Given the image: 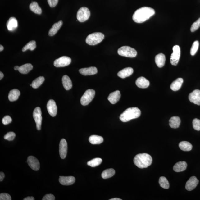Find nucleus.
<instances>
[{"mask_svg":"<svg viewBox=\"0 0 200 200\" xmlns=\"http://www.w3.org/2000/svg\"><path fill=\"white\" fill-rule=\"evenodd\" d=\"M75 181V178L74 176H60L59 182L63 185L69 186L72 185Z\"/></svg>","mask_w":200,"mask_h":200,"instance_id":"nucleus-16","label":"nucleus"},{"mask_svg":"<svg viewBox=\"0 0 200 200\" xmlns=\"http://www.w3.org/2000/svg\"><path fill=\"white\" fill-rule=\"evenodd\" d=\"M49 6L51 7H55L58 2V0H47Z\"/></svg>","mask_w":200,"mask_h":200,"instance_id":"nucleus-44","label":"nucleus"},{"mask_svg":"<svg viewBox=\"0 0 200 200\" xmlns=\"http://www.w3.org/2000/svg\"><path fill=\"white\" fill-rule=\"evenodd\" d=\"M115 170L113 169H108L103 171L102 174V177L104 179L110 178L114 176Z\"/></svg>","mask_w":200,"mask_h":200,"instance_id":"nucleus-33","label":"nucleus"},{"mask_svg":"<svg viewBox=\"0 0 200 200\" xmlns=\"http://www.w3.org/2000/svg\"><path fill=\"white\" fill-rule=\"evenodd\" d=\"M47 109L49 114L52 117L56 116L57 107L55 102L53 99L49 100L47 104Z\"/></svg>","mask_w":200,"mask_h":200,"instance_id":"nucleus-12","label":"nucleus"},{"mask_svg":"<svg viewBox=\"0 0 200 200\" xmlns=\"http://www.w3.org/2000/svg\"><path fill=\"white\" fill-rule=\"evenodd\" d=\"M121 97L120 92L119 90L113 92L110 94L108 97V100L110 102L115 104L117 103L120 100Z\"/></svg>","mask_w":200,"mask_h":200,"instance_id":"nucleus-18","label":"nucleus"},{"mask_svg":"<svg viewBox=\"0 0 200 200\" xmlns=\"http://www.w3.org/2000/svg\"><path fill=\"white\" fill-rule=\"evenodd\" d=\"M122 199H121L120 198H112L110 199H109V200H122Z\"/></svg>","mask_w":200,"mask_h":200,"instance_id":"nucleus-49","label":"nucleus"},{"mask_svg":"<svg viewBox=\"0 0 200 200\" xmlns=\"http://www.w3.org/2000/svg\"><path fill=\"white\" fill-rule=\"evenodd\" d=\"M159 184L161 188L165 189H168L170 188L168 181L165 177H161L159 179Z\"/></svg>","mask_w":200,"mask_h":200,"instance_id":"nucleus-36","label":"nucleus"},{"mask_svg":"<svg viewBox=\"0 0 200 200\" xmlns=\"http://www.w3.org/2000/svg\"><path fill=\"white\" fill-rule=\"evenodd\" d=\"M200 27V18L198 19L197 21L193 23L190 28V31L192 32L195 31L198 29Z\"/></svg>","mask_w":200,"mask_h":200,"instance_id":"nucleus-40","label":"nucleus"},{"mask_svg":"<svg viewBox=\"0 0 200 200\" xmlns=\"http://www.w3.org/2000/svg\"><path fill=\"white\" fill-rule=\"evenodd\" d=\"M102 161V160L101 158H95L88 161L87 165L91 167H95L99 166L101 164Z\"/></svg>","mask_w":200,"mask_h":200,"instance_id":"nucleus-37","label":"nucleus"},{"mask_svg":"<svg viewBox=\"0 0 200 200\" xmlns=\"http://www.w3.org/2000/svg\"><path fill=\"white\" fill-rule=\"evenodd\" d=\"M19 68H20V67L18 66H15L14 67V70H18Z\"/></svg>","mask_w":200,"mask_h":200,"instance_id":"nucleus-51","label":"nucleus"},{"mask_svg":"<svg viewBox=\"0 0 200 200\" xmlns=\"http://www.w3.org/2000/svg\"><path fill=\"white\" fill-rule=\"evenodd\" d=\"M33 66L30 63H26V64L22 65L20 67L18 71L21 74H26L31 70Z\"/></svg>","mask_w":200,"mask_h":200,"instance_id":"nucleus-30","label":"nucleus"},{"mask_svg":"<svg viewBox=\"0 0 200 200\" xmlns=\"http://www.w3.org/2000/svg\"><path fill=\"white\" fill-rule=\"evenodd\" d=\"M63 25V22L61 20L59 21L58 22L55 23L52 27L49 30L48 34L50 36L55 35L57 33L58 31Z\"/></svg>","mask_w":200,"mask_h":200,"instance_id":"nucleus-23","label":"nucleus"},{"mask_svg":"<svg viewBox=\"0 0 200 200\" xmlns=\"http://www.w3.org/2000/svg\"><path fill=\"white\" fill-rule=\"evenodd\" d=\"M189 99L191 102L200 105V90L198 89L194 90L189 94Z\"/></svg>","mask_w":200,"mask_h":200,"instance_id":"nucleus-14","label":"nucleus"},{"mask_svg":"<svg viewBox=\"0 0 200 200\" xmlns=\"http://www.w3.org/2000/svg\"><path fill=\"white\" fill-rule=\"evenodd\" d=\"M136 84L139 88H146L148 87L150 83L148 80L143 77H140L136 80Z\"/></svg>","mask_w":200,"mask_h":200,"instance_id":"nucleus-20","label":"nucleus"},{"mask_svg":"<svg viewBox=\"0 0 200 200\" xmlns=\"http://www.w3.org/2000/svg\"><path fill=\"white\" fill-rule=\"evenodd\" d=\"M62 82L63 87L66 90H69L71 89L72 87V81L70 78L66 75L63 76L62 78Z\"/></svg>","mask_w":200,"mask_h":200,"instance_id":"nucleus-26","label":"nucleus"},{"mask_svg":"<svg viewBox=\"0 0 200 200\" xmlns=\"http://www.w3.org/2000/svg\"><path fill=\"white\" fill-rule=\"evenodd\" d=\"M45 81V78L43 76H39L32 83V86L34 89H36L39 88L41 84L43 83Z\"/></svg>","mask_w":200,"mask_h":200,"instance_id":"nucleus-34","label":"nucleus"},{"mask_svg":"<svg viewBox=\"0 0 200 200\" xmlns=\"http://www.w3.org/2000/svg\"><path fill=\"white\" fill-rule=\"evenodd\" d=\"M180 124V120L178 116H174L170 119L169 124L171 128L176 129L179 127Z\"/></svg>","mask_w":200,"mask_h":200,"instance_id":"nucleus-28","label":"nucleus"},{"mask_svg":"<svg viewBox=\"0 0 200 200\" xmlns=\"http://www.w3.org/2000/svg\"><path fill=\"white\" fill-rule=\"evenodd\" d=\"M34 198L33 197H27L25 198L24 200H34Z\"/></svg>","mask_w":200,"mask_h":200,"instance_id":"nucleus-47","label":"nucleus"},{"mask_svg":"<svg viewBox=\"0 0 200 200\" xmlns=\"http://www.w3.org/2000/svg\"><path fill=\"white\" fill-rule=\"evenodd\" d=\"M184 82L183 79L182 78H179L171 84L170 88L173 91H176L179 90L181 87L183 83Z\"/></svg>","mask_w":200,"mask_h":200,"instance_id":"nucleus-25","label":"nucleus"},{"mask_svg":"<svg viewBox=\"0 0 200 200\" xmlns=\"http://www.w3.org/2000/svg\"><path fill=\"white\" fill-rule=\"evenodd\" d=\"M180 149L184 151H189L192 149V145L187 141L180 142L179 145Z\"/></svg>","mask_w":200,"mask_h":200,"instance_id":"nucleus-32","label":"nucleus"},{"mask_svg":"<svg viewBox=\"0 0 200 200\" xmlns=\"http://www.w3.org/2000/svg\"><path fill=\"white\" fill-rule=\"evenodd\" d=\"M141 111L138 107H130L125 111L120 116V120L122 122H128L133 119L139 118Z\"/></svg>","mask_w":200,"mask_h":200,"instance_id":"nucleus-3","label":"nucleus"},{"mask_svg":"<svg viewBox=\"0 0 200 200\" xmlns=\"http://www.w3.org/2000/svg\"><path fill=\"white\" fill-rule=\"evenodd\" d=\"M4 49V47L2 45H0V51L1 52L3 51Z\"/></svg>","mask_w":200,"mask_h":200,"instance_id":"nucleus-50","label":"nucleus"},{"mask_svg":"<svg viewBox=\"0 0 200 200\" xmlns=\"http://www.w3.org/2000/svg\"><path fill=\"white\" fill-rule=\"evenodd\" d=\"M155 14V11L153 8L148 7H142L137 9L133 15V20L137 23L145 22Z\"/></svg>","mask_w":200,"mask_h":200,"instance_id":"nucleus-1","label":"nucleus"},{"mask_svg":"<svg viewBox=\"0 0 200 200\" xmlns=\"http://www.w3.org/2000/svg\"><path fill=\"white\" fill-rule=\"evenodd\" d=\"M11 121H12V119L10 116H8V115L5 116L2 120V122L3 124L5 125L10 124Z\"/></svg>","mask_w":200,"mask_h":200,"instance_id":"nucleus-42","label":"nucleus"},{"mask_svg":"<svg viewBox=\"0 0 200 200\" xmlns=\"http://www.w3.org/2000/svg\"><path fill=\"white\" fill-rule=\"evenodd\" d=\"M20 95V92L18 90L13 89L9 92L8 99L11 102L16 101L18 99Z\"/></svg>","mask_w":200,"mask_h":200,"instance_id":"nucleus-27","label":"nucleus"},{"mask_svg":"<svg viewBox=\"0 0 200 200\" xmlns=\"http://www.w3.org/2000/svg\"><path fill=\"white\" fill-rule=\"evenodd\" d=\"M199 46V42L198 40L193 42L190 49V53L192 56H193L197 53Z\"/></svg>","mask_w":200,"mask_h":200,"instance_id":"nucleus-38","label":"nucleus"},{"mask_svg":"<svg viewBox=\"0 0 200 200\" xmlns=\"http://www.w3.org/2000/svg\"><path fill=\"white\" fill-rule=\"evenodd\" d=\"M4 77V75L2 72H0V80H1Z\"/></svg>","mask_w":200,"mask_h":200,"instance_id":"nucleus-48","label":"nucleus"},{"mask_svg":"<svg viewBox=\"0 0 200 200\" xmlns=\"http://www.w3.org/2000/svg\"><path fill=\"white\" fill-rule=\"evenodd\" d=\"M173 51L170 57V63L172 65L176 66L179 61L180 56V49L179 46H174L173 48Z\"/></svg>","mask_w":200,"mask_h":200,"instance_id":"nucleus-8","label":"nucleus"},{"mask_svg":"<svg viewBox=\"0 0 200 200\" xmlns=\"http://www.w3.org/2000/svg\"><path fill=\"white\" fill-rule=\"evenodd\" d=\"M68 151V144L65 139H61L59 144V152L61 158L64 159L66 157Z\"/></svg>","mask_w":200,"mask_h":200,"instance_id":"nucleus-11","label":"nucleus"},{"mask_svg":"<svg viewBox=\"0 0 200 200\" xmlns=\"http://www.w3.org/2000/svg\"><path fill=\"white\" fill-rule=\"evenodd\" d=\"M18 21L15 17H11L7 21V29L11 31L16 30L18 27Z\"/></svg>","mask_w":200,"mask_h":200,"instance_id":"nucleus-19","label":"nucleus"},{"mask_svg":"<svg viewBox=\"0 0 200 200\" xmlns=\"http://www.w3.org/2000/svg\"><path fill=\"white\" fill-rule=\"evenodd\" d=\"M104 35L101 32L93 33L89 34L86 38V43L90 45H97L104 39Z\"/></svg>","mask_w":200,"mask_h":200,"instance_id":"nucleus-4","label":"nucleus"},{"mask_svg":"<svg viewBox=\"0 0 200 200\" xmlns=\"http://www.w3.org/2000/svg\"><path fill=\"white\" fill-rule=\"evenodd\" d=\"M90 15V11L87 7H81L77 13V18L80 22H83L88 20Z\"/></svg>","mask_w":200,"mask_h":200,"instance_id":"nucleus-7","label":"nucleus"},{"mask_svg":"<svg viewBox=\"0 0 200 200\" xmlns=\"http://www.w3.org/2000/svg\"><path fill=\"white\" fill-rule=\"evenodd\" d=\"M33 118L36 124L37 130H41L42 118V111L40 107H37L34 109L33 112Z\"/></svg>","mask_w":200,"mask_h":200,"instance_id":"nucleus-9","label":"nucleus"},{"mask_svg":"<svg viewBox=\"0 0 200 200\" xmlns=\"http://www.w3.org/2000/svg\"><path fill=\"white\" fill-rule=\"evenodd\" d=\"M15 136H16V134L14 132H10L6 134L4 136V138L5 139L9 140V141H11V140H14Z\"/></svg>","mask_w":200,"mask_h":200,"instance_id":"nucleus-39","label":"nucleus"},{"mask_svg":"<svg viewBox=\"0 0 200 200\" xmlns=\"http://www.w3.org/2000/svg\"><path fill=\"white\" fill-rule=\"evenodd\" d=\"M5 177V174L3 172H1L0 173V181H2Z\"/></svg>","mask_w":200,"mask_h":200,"instance_id":"nucleus-46","label":"nucleus"},{"mask_svg":"<svg viewBox=\"0 0 200 200\" xmlns=\"http://www.w3.org/2000/svg\"><path fill=\"white\" fill-rule=\"evenodd\" d=\"M89 141L90 143L93 145H99L102 143L103 139L101 136L93 135L90 136Z\"/></svg>","mask_w":200,"mask_h":200,"instance_id":"nucleus-29","label":"nucleus"},{"mask_svg":"<svg viewBox=\"0 0 200 200\" xmlns=\"http://www.w3.org/2000/svg\"><path fill=\"white\" fill-rule=\"evenodd\" d=\"M55 199V196L52 194H47L44 196L42 199V200H54Z\"/></svg>","mask_w":200,"mask_h":200,"instance_id":"nucleus-45","label":"nucleus"},{"mask_svg":"<svg viewBox=\"0 0 200 200\" xmlns=\"http://www.w3.org/2000/svg\"><path fill=\"white\" fill-rule=\"evenodd\" d=\"M165 61L166 58L165 55L163 53H159L155 57V63L159 68H162L164 66Z\"/></svg>","mask_w":200,"mask_h":200,"instance_id":"nucleus-24","label":"nucleus"},{"mask_svg":"<svg viewBox=\"0 0 200 200\" xmlns=\"http://www.w3.org/2000/svg\"><path fill=\"white\" fill-rule=\"evenodd\" d=\"M71 62V59L70 57L63 56L55 60L54 65L56 67H63L70 65Z\"/></svg>","mask_w":200,"mask_h":200,"instance_id":"nucleus-10","label":"nucleus"},{"mask_svg":"<svg viewBox=\"0 0 200 200\" xmlns=\"http://www.w3.org/2000/svg\"><path fill=\"white\" fill-rule=\"evenodd\" d=\"M133 72V69L128 67L120 71L118 73V76L121 78L124 79L131 75Z\"/></svg>","mask_w":200,"mask_h":200,"instance_id":"nucleus-21","label":"nucleus"},{"mask_svg":"<svg viewBox=\"0 0 200 200\" xmlns=\"http://www.w3.org/2000/svg\"><path fill=\"white\" fill-rule=\"evenodd\" d=\"M30 9L34 13L38 15L41 14L42 10L41 8L36 2H33L30 5Z\"/></svg>","mask_w":200,"mask_h":200,"instance_id":"nucleus-31","label":"nucleus"},{"mask_svg":"<svg viewBox=\"0 0 200 200\" xmlns=\"http://www.w3.org/2000/svg\"><path fill=\"white\" fill-rule=\"evenodd\" d=\"M95 92L93 89H88L84 92L80 99V103L82 105H87L94 98Z\"/></svg>","mask_w":200,"mask_h":200,"instance_id":"nucleus-6","label":"nucleus"},{"mask_svg":"<svg viewBox=\"0 0 200 200\" xmlns=\"http://www.w3.org/2000/svg\"><path fill=\"white\" fill-rule=\"evenodd\" d=\"M193 128L196 130H200V120L196 118L194 119L193 122Z\"/></svg>","mask_w":200,"mask_h":200,"instance_id":"nucleus-41","label":"nucleus"},{"mask_svg":"<svg viewBox=\"0 0 200 200\" xmlns=\"http://www.w3.org/2000/svg\"><path fill=\"white\" fill-rule=\"evenodd\" d=\"M28 164L30 168L34 171H38L39 170L40 165V163L38 159L34 156L29 157L27 159Z\"/></svg>","mask_w":200,"mask_h":200,"instance_id":"nucleus-13","label":"nucleus"},{"mask_svg":"<svg viewBox=\"0 0 200 200\" xmlns=\"http://www.w3.org/2000/svg\"><path fill=\"white\" fill-rule=\"evenodd\" d=\"M36 47V42L34 40H32L28 42V43L25 45L23 48L22 51L23 52L26 51L27 50H30V51H33L35 49Z\"/></svg>","mask_w":200,"mask_h":200,"instance_id":"nucleus-35","label":"nucleus"},{"mask_svg":"<svg viewBox=\"0 0 200 200\" xmlns=\"http://www.w3.org/2000/svg\"><path fill=\"white\" fill-rule=\"evenodd\" d=\"M79 72L84 76L92 75L97 74L98 70L95 67H90L88 68L80 69Z\"/></svg>","mask_w":200,"mask_h":200,"instance_id":"nucleus-17","label":"nucleus"},{"mask_svg":"<svg viewBox=\"0 0 200 200\" xmlns=\"http://www.w3.org/2000/svg\"><path fill=\"white\" fill-rule=\"evenodd\" d=\"M11 196L7 193H1L0 194V200H11Z\"/></svg>","mask_w":200,"mask_h":200,"instance_id":"nucleus-43","label":"nucleus"},{"mask_svg":"<svg viewBox=\"0 0 200 200\" xmlns=\"http://www.w3.org/2000/svg\"><path fill=\"white\" fill-rule=\"evenodd\" d=\"M187 167V163L185 161H180L175 165L173 170L176 172H181L185 170Z\"/></svg>","mask_w":200,"mask_h":200,"instance_id":"nucleus-22","label":"nucleus"},{"mask_svg":"<svg viewBox=\"0 0 200 200\" xmlns=\"http://www.w3.org/2000/svg\"><path fill=\"white\" fill-rule=\"evenodd\" d=\"M199 183V180L195 176L190 177L186 182L185 188L188 191H191L197 187Z\"/></svg>","mask_w":200,"mask_h":200,"instance_id":"nucleus-15","label":"nucleus"},{"mask_svg":"<svg viewBox=\"0 0 200 200\" xmlns=\"http://www.w3.org/2000/svg\"><path fill=\"white\" fill-rule=\"evenodd\" d=\"M134 164L138 168L141 169L147 168L152 164V158L147 153H140L136 155L134 159Z\"/></svg>","mask_w":200,"mask_h":200,"instance_id":"nucleus-2","label":"nucleus"},{"mask_svg":"<svg viewBox=\"0 0 200 200\" xmlns=\"http://www.w3.org/2000/svg\"><path fill=\"white\" fill-rule=\"evenodd\" d=\"M118 54L121 56L129 57H134L137 55V51L135 49L128 46H123L118 51Z\"/></svg>","mask_w":200,"mask_h":200,"instance_id":"nucleus-5","label":"nucleus"}]
</instances>
